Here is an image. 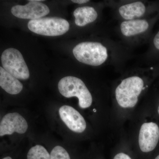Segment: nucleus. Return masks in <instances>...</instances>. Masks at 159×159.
<instances>
[{
  "label": "nucleus",
  "mask_w": 159,
  "mask_h": 159,
  "mask_svg": "<svg viewBox=\"0 0 159 159\" xmlns=\"http://www.w3.org/2000/svg\"><path fill=\"white\" fill-rule=\"evenodd\" d=\"M25 6L16 5L12 7L11 13L19 18L34 20L45 16L50 12L48 7L40 2L29 0Z\"/></svg>",
  "instance_id": "obj_6"
},
{
  "label": "nucleus",
  "mask_w": 159,
  "mask_h": 159,
  "mask_svg": "<svg viewBox=\"0 0 159 159\" xmlns=\"http://www.w3.org/2000/svg\"><path fill=\"white\" fill-rule=\"evenodd\" d=\"M28 27L30 31L36 34L55 36L66 33L70 29V24L66 20L61 18H41L29 21Z\"/></svg>",
  "instance_id": "obj_4"
},
{
  "label": "nucleus",
  "mask_w": 159,
  "mask_h": 159,
  "mask_svg": "<svg viewBox=\"0 0 159 159\" xmlns=\"http://www.w3.org/2000/svg\"><path fill=\"white\" fill-rule=\"evenodd\" d=\"M60 93L66 98L77 97L81 108L91 106L93 97L85 84L81 79L73 76H67L61 79L58 84Z\"/></svg>",
  "instance_id": "obj_3"
},
{
  "label": "nucleus",
  "mask_w": 159,
  "mask_h": 159,
  "mask_svg": "<svg viewBox=\"0 0 159 159\" xmlns=\"http://www.w3.org/2000/svg\"><path fill=\"white\" fill-rule=\"evenodd\" d=\"M158 113L159 115V105L158 107Z\"/></svg>",
  "instance_id": "obj_21"
},
{
  "label": "nucleus",
  "mask_w": 159,
  "mask_h": 159,
  "mask_svg": "<svg viewBox=\"0 0 159 159\" xmlns=\"http://www.w3.org/2000/svg\"><path fill=\"white\" fill-rule=\"evenodd\" d=\"M60 117L70 130L81 133L86 128L84 118L78 111L68 105L61 106L59 109Z\"/></svg>",
  "instance_id": "obj_9"
},
{
  "label": "nucleus",
  "mask_w": 159,
  "mask_h": 159,
  "mask_svg": "<svg viewBox=\"0 0 159 159\" xmlns=\"http://www.w3.org/2000/svg\"><path fill=\"white\" fill-rule=\"evenodd\" d=\"M0 86L8 93L16 95L22 90L23 85L19 80L0 67Z\"/></svg>",
  "instance_id": "obj_12"
},
{
  "label": "nucleus",
  "mask_w": 159,
  "mask_h": 159,
  "mask_svg": "<svg viewBox=\"0 0 159 159\" xmlns=\"http://www.w3.org/2000/svg\"><path fill=\"white\" fill-rule=\"evenodd\" d=\"M114 159H132L128 155L124 153H119L117 154L116 156L114 157Z\"/></svg>",
  "instance_id": "obj_17"
},
{
  "label": "nucleus",
  "mask_w": 159,
  "mask_h": 159,
  "mask_svg": "<svg viewBox=\"0 0 159 159\" xmlns=\"http://www.w3.org/2000/svg\"><path fill=\"white\" fill-rule=\"evenodd\" d=\"M146 8L145 4L141 2L128 3L120 6L119 9V14L125 20L138 19L146 13Z\"/></svg>",
  "instance_id": "obj_11"
},
{
  "label": "nucleus",
  "mask_w": 159,
  "mask_h": 159,
  "mask_svg": "<svg viewBox=\"0 0 159 159\" xmlns=\"http://www.w3.org/2000/svg\"><path fill=\"white\" fill-rule=\"evenodd\" d=\"M51 159H70V158L64 148L61 146H56L51 151Z\"/></svg>",
  "instance_id": "obj_15"
},
{
  "label": "nucleus",
  "mask_w": 159,
  "mask_h": 159,
  "mask_svg": "<svg viewBox=\"0 0 159 159\" xmlns=\"http://www.w3.org/2000/svg\"><path fill=\"white\" fill-rule=\"evenodd\" d=\"M2 159H12L11 158V157H6L4 158H3Z\"/></svg>",
  "instance_id": "obj_19"
},
{
  "label": "nucleus",
  "mask_w": 159,
  "mask_h": 159,
  "mask_svg": "<svg viewBox=\"0 0 159 159\" xmlns=\"http://www.w3.org/2000/svg\"><path fill=\"white\" fill-rule=\"evenodd\" d=\"M1 60L3 68L13 77L24 80L29 79V68L22 55L17 49H6L2 54Z\"/></svg>",
  "instance_id": "obj_5"
},
{
  "label": "nucleus",
  "mask_w": 159,
  "mask_h": 159,
  "mask_svg": "<svg viewBox=\"0 0 159 159\" xmlns=\"http://www.w3.org/2000/svg\"><path fill=\"white\" fill-rule=\"evenodd\" d=\"M73 2L79 4H83L89 2L88 0H72Z\"/></svg>",
  "instance_id": "obj_18"
},
{
  "label": "nucleus",
  "mask_w": 159,
  "mask_h": 159,
  "mask_svg": "<svg viewBox=\"0 0 159 159\" xmlns=\"http://www.w3.org/2000/svg\"><path fill=\"white\" fill-rule=\"evenodd\" d=\"M73 53L79 62L92 66L101 65L108 57L106 47L95 42L80 43L73 49Z\"/></svg>",
  "instance_id": "obj_2"
},
{
  "label": "nucleus",
  "mask_w": 159,
  "mask_h": 159,
  "mask_svg": "<svg viewBox=\"0 0 159 159\" xmlns=\"http://www.w3.org/2000/svg\"><path fill=\"white\" fill-rule=\"evenodd\" d=\"M150 27V23L147 20L138 19L122 22L120 28L122 35L131 37L145 33Z\"/></svg>",
  "instance_id": "obj_10"
},
{
  "label": "nucleus",
  "mask_w": 159,
  "mask_h": 159,
  "mask_svg": "<svg viewBox=\"0 0 159 159\" xmlns=\"http://www.w3.org/2000/svg\"><path fill=\"white\" fill-rule=\"evenodd\" d=\"M152 47L156 54L159 56V31L154 36L152 40Z\"/></svg>",
  "instance_id": "obj_16"
},
{
  "label": "nucleus",
  "mask_w": 159,
  "mask_h": 159,
  "mask_svg": "<svg viewBox=\"0 0 159 159\" xmlns=\"http://www.w3.org/2000/svg\"><path fill=\"white\" fill-rule=\"evenodd\" d=\"M28 128L25 119L18 113H10L5 115L0 123V136L11 135L16 132L25 134Z\"/></svg>",
  "instance_id": "obj_8"
},
{
  "label": "nucleus",
  "mask_w": 159,
  "mask_h": 159,
  "mask_svg": "<svg viewBox=\"0 0 159 159\" xmlns=\"http://www.w3.org/2000/svg\"><path fill=\"white\" fill-rule=\"evenodd\" d=\"M93 111H94L95 112H96V109H94L93 110Z\"/></svg>",
  "instance_id": "obj_22"
},
{
  "label": "nucleus",
  "mask_w": 159,
  "mask_h": 159,
  "mask_svg": "<svg viewBox=\"0 0 159 159\" xmlns=\"http://www.w3.org/2000/svg\"><path fill=\"white\" fill-rule=\"evenodd\" d=\"M27 159H51V155L43 146L38 145L29 150Z\"/></svg>",
  "instance_id": "obj_14"
},
{
  "label": "nucleus",
  "mask_w": 159,
  "mask_h": 159,
  "mask_svg": "<svg viewBox=\"0 0 159 159\" xmlns=\"http://www.w3.org/2000/svg\"><path fill=\"white\" fill-rule=\"evenodd\" d=\"M155 159H159V155L158 156H157L156 157V158Z\"/></svg>",
  "instance_id": "obj_20"
},
{
  "label": "nucleus",
  "mask_w": 159,
  "mask_h": 159,
  "mask_svg": "<svg viewBox=\"0 0 159 159\" xmlns=\"http://www.w3.org/2000/svg\"><path fill=\"white\" fill-rule=\"evenodd\" d=\"M145 88L144 80L139 76H132L123 80L116 89L118 104L123 108L134 107Z\"/></svg>",
  "instance_id": "obj_1"
},
{
  "label": "nucleus",
  "mask_w": 159,
  "mask_h": 159,
  "mask_svg": "<svg viewBox=\"0 0 159 159\" xmlns=\"http://www.w3.org/2000/svg\"><path fill=\"white\" fill-rule=\"evenodd\" d=\"M159 140L158 125L154 122H146L141 126L139 135V145L143 152L152 151Z\"/></svg>",
  "instance_id": "obj_7"
},
{
  "label": "nucleus",
  "mask_w": 159,
  "mask_h": 159,
  "mask_svg": "<svg viewBox=\"0 0 159 159\" xmlns=\"http://www.w3.org/2000/svg\"><path fill=\"white\" fill-rule=\"evenodd\" d=\"M75 23L79 27H84L93 22L98 17V13L95 9L91 6L79 7L74 10Z\"/></svg>",
  "instance_id": "obj_13"
}]
</instances>
